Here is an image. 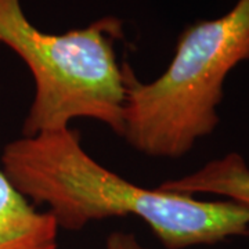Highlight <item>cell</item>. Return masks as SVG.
Instances as JSON below:
<instances>
[{
	"label": "cell",
	"mask_w": 249,
	"mask_h": 249,
	"mask_svg": "<svg viewBox=\"0 0 249 249\" xmlns=\"http://www.w3.org/2000/svg\"><path fill=\"white\" fill-rule=\"evenodd\" d=\"M245 60L249 0H238L223 17L188 25L157 79L140 82L124 64L122 137L147 157L181 158L217 127L224 80Z\"/></svg>",
	"instance_id": "cell-2"
},
{
	"label": "cell",
	"mask_w": 249,
	"mask_h": 249,
	"mask_svg": "<svg viewBox=\"0 0 249 249\" xmlns=\"http://www.w3.org/2000/svg\"><path fill=\"white\" fill-rule=\"evenodd\" d=\"M104 249H148L132 232L114 231L108 235Z\"/></svg>",
	"instance_id": "cell-6"
},
{
	"label": "cell",
	"mask_w": 249,
	"mask_h": 249,
	"mask_svg": "<svg viewBox=\"0 0 249 249\" xmlns=\"http://www.w3.org/2000/svg\"><path fill=\"white\" fill-rule=\"evenodd\" d=\"M60 227L0 169V249H58Z\"/></svg>",
	"instance_id": "cell-4"
},
{
	"label": "cell",
	"mask_w": 249,
	"mask_h": 249,
	"mask_svg": "<svg viewBox=\"0 0 249 249\" xmlns=\"http://www.w3.org/2000/svg\"><path fill=\"white\" fill-rule=\"evenodd\" d=\"M1 170L32 204L46 205L64 230L136 216L166 249L211 245L249 232L244 206L137 186L100 165L72 127L9 142L1 152Z\"/></svg>",
	"instance_id": "cell-1"
},
{
	"label": "cell",
	"mask_w": 249,
	"mask_h": 249,
	"mask_svg": "<svg viewBox=\"0 0 249 249\" xmlns=\"http://www.w3.org/2000/svg\"><path fill=\"white\" fill-rule=\"evenodd\" d=\"M121 37L122 22L114 17L61 35L46 34L28 19L19 0H0V45L25 62L35 82L24 137L70 127L78 118L122 136L126 76L114 49Z\"/></svg>",
	"instance_id": "cell-3"
},
{
	"label": "cell",
	"mask_w": 249,
	"mask_h": 249,
	"mask_svg": "<svg viewBox=\"0 0 249 249\" xmlns=\"http://www.w3.org/2000/svg\"><path fill=\"white\" fill-rule=\"evenodd\" d=\"M160 188L187 196L213 194L249 211V166L238 152L211 160L191 175L166 180Z\"/></svg>",
	"instance_id": "cell-5"
}]
</instances>
